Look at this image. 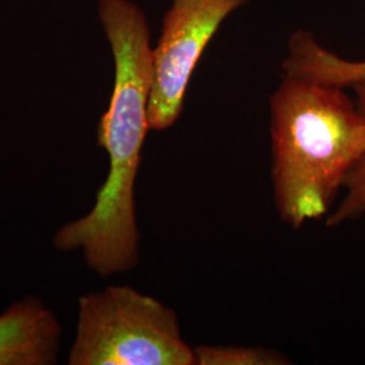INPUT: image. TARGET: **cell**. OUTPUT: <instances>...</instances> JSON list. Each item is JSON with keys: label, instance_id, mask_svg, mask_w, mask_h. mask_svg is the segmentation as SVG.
I'll use <instances>...</instances> for the list:
<instances>
[{"label": "cell", "instance_id": "cell-1", "mask_svg": "<svg viewBox=\"0 0 365 365\" xmlns=\"http://www.w3.org/2000/svg\"><path fill=\"white\" fill-rule=\"evenodd\" d=\"M98 16L114 58V87L98 128L108 173L91 211L53 237L61 252L81 250L93 272L108 277L131 271L140 259L135 179L149 126L153 48L144 10L131 0H99Z\"/></svg>", "mask_w": 365, "mask_h": 365}, {"label": "cell", "instance_id": "cell-2", "mask_svg": "<svg viewBox=\"0 0 365 365\" xmlns=\"http://www.w3.org/2000/svg\"><path fill=\"white\" fill-rule=\"evenodd\" d=\"M345 90L284 72L271 96L274 205L294 230L330 212L365 156V117Z\"/></svg>", "mask_w": 365, "mask_h": 365}, {"label": "cell", "instance_id": "cell-3", "mask_svg": "<svg viewBox=\"0 0 365 365\" xmlns=\"http://www.w3.org/2000/svg\"><path fill=\"white\" fill-rule=\"evenodd\" d=\"M71 365H195L173 309L129 286L78 299Z\"/></svg>", "mask_w": 365, "mask_h": 365}, {"label": "cell", "instance_id": "cell-4", "mask_svg": "<svg viewBox=\"0 0 365 365\" xmlns=\"http://www.w3.org/2000/svg\"><path fill=\"white\" fill-rule=\"evenodd\" d=\"M252 0H170L153 48L150 130L172 128L182 115L196 66L225 19Z\"/></svg>", "mask_w": 365, "mask_h": 365}, {"label": "cell", "instance_id": "cell-5", "mask_svg": "<svg viewBox=\"0 0 365 365\" xmlns=\"http://www.w3.org/2000/svg\"><path fill=\"white\" fill-rule=\"evenodd\" d=\"M61 327L38 298L27 297L0 314V365L56 364Z\"/></svg>", "mask_w": 365, "mask_h": 365}, {"label": "cell", "instance_id": "cell-6", "mask_svg": "<svg viewBox=\"0 0 365 365\" xmlns=\"http://www.w3.org/2000/svg\"><path fill=\"white\" fill-rule=\"evenodd\" d=\"M283 72L327 86L349 88L354 83L365 80V60L342 58L322 46L313 33L299 30L288 39V56L283 61Z\"/></svg>", "mask_w": 365, "mask_h": 365}, {"label": "cell", "instance_id": "cell-7", "mask_svg": "<svg viewBox=\"0 0 365 365\" xmlns=\"http://www.w3.org/2000/svg\"><path fill=\"white\" fill-rule=\"evenodd\" d=\"M354 95L359 110L365 117V80L357 81L349 87ZM345 194L337 207L327 217V227H339L346 222L360 220L365 215V156L356 164L348 175L344 188Z\"/></svg>", "mask_w": 365, "mask_h": 365}, {"label": "cell", "instance_id": "cell-8", "mask_svg": "<svg viewBox=\"0 0 365 365\" xmlns=\"http://www.w3.org/2000/svg\"><path fill=\"white\" fill-rule=\"evenodd\" d=\"M195 365H283L289 364L282 353L261 346H211L194 348Z\"/></svg>", "mask_w": 365, "mask_h": 365}]
</instances>
